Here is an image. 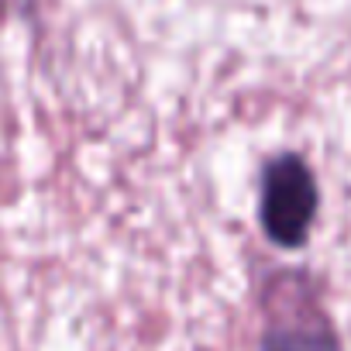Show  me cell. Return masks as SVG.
<instances>
[{"instance_id":"2","label":"cell","mask_w":351,"mask_h":351,"mask_svg":"<svg viewBox=\"0 0 351 351\" xmlns=\"http://www.w3.org/2000/svg\"><path fill=\"white\" fill-rule=\"evenodd\" d=\"M262 351H341L337 334L310 303H289L262 330Z\"/></svg>"},{"instance_id":"1","label":"cell","mask_w":351,"mask_h":351,"mask_svg":"<svg viewBox=\"0 0 351 351\" xmlns=\"http://www.w3.org/2000/svg\"><path fill=\"white\" fill-rule=\"evenodd\" d=\"M320 210L317 176L296 152L272 155L258 172V224L276 248H303Z\"/></svg>"}]
</instances>
